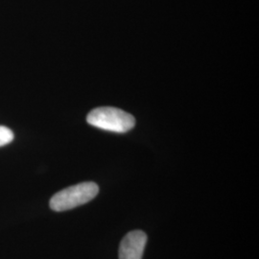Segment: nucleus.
Returning <instances> with one entry per match:
<instances>
[{
	"instance_id": "nucleus-2",
	"label": "nucleus",
	"mask_w": 259,
	"mask_h": 259,
	"mask_svg": "<svg viewBox=\"0 0 259 259\" xmlns=\"http://www.w3.org/2000/svg\"><path fill=\"white\" fill-rule=\"evenodd\" d=\"M87 121L92 126L113 133H126L136 125V119L128 112L120 109L103 107L91 111Z\"/></svg>"
},
{
	"instance_id": "nucleus-4",
	"label": "nucleus",
	"mask_w": 259,
	"mask_h": 259,
	"mask_svg": "<svg viewBox=\"0 0 259 259\" xmlns=\"http://www.w3.org/2000/svg\"><path fill=\"white\" fill-rule=\"evenodd\" d=\"M14 139V133L7 127L0 126V147L11 143Z\"/></svg>"
},
{
	"instance_id": "nucleus-1",
	"label": "nucleus",
	"mask_w": 259,
	"mask_h": 259,
	"mask_svg": "<svg viewBox=\"0 0 259 259\" xmlns=\"http://www.w3.org/2000/svg\"><path fill=\"white\" fill-rule=\"evenodd\" d=\"M98 192L99 187L95 183H81L56 193L50 200V207L58 212L69 210L91 202Z\"/></svg>"
},
{
	"instance_id": "nucleus-3",
	"label": "nucleus",
	"mask_w": 259,
	"mask_h": 259,
	"mask_svg": "<svg viewBox=\"0 0 259 259\" xmlns=\"http://www.w3.org/2000/svg\"><path fill=\"white\" fill-rule=\"evenodd\" d=\"M147 235L141 231L131 232L121 241L119 259H142Z\"/></svg>"
}]
</instances>
